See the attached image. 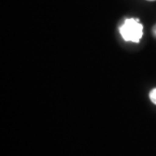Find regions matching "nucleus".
I'll use <instances>...</instances> for the list:
<instances>
[{
	"label": "nucleus",
	"instance_id": "nucleus-1",
	"mask_svg": "<svg viewBox=\"0 0 156 156\" xmlns=\"http://www.w3.org/2000/svg\"><path fill=\"white\" fill-rule=\"evenodd\" d=\"M120 34L126 42L139 43L143 37V24L138 18H127L119 27Z\"/></svg>",
	"mask_w": 156,
	"mask_h": 156
},
{
	"label": "nucleus",
	"instance_id": "nucleus-2",
	"mask_svg": "<svg viewBox=\"0 0 156 156\" xmlns=\"http://www.w3.org/2000/svg\"><path fill=\"white\" fill-rule=\"evenodd\" d=\"M149 98H150V101L153 102L154 105H156V88H153L149 93Z\"/></svg>",
	"mask_w": 156,
	"mask_h": 156
},
{
	"label": "nucleus",
	"instance_id": "nucleus-3",
	"mask_svg": "<svg viewBox=\"0 0 156 156\" xmlns=\"http://www.w3.org/2000/svg\"><path fill=\"white\" fill-rule=\"evenodd\" d=\"M152 33H153V36L156 38V24L153 27V29H152Z\"/></svg>",
	"mask_w": 156,
	"mask_h": 156
},
{
	"label": "nucleus",
	"instance_id": "nucleus-4",
	"mask_svg": "<svg viewBox=\"0 0 156 156\" xmlns=\"http://www.w3.org/2000/svg\"><path fill=\"white\" fill-rule=\"evenodd\" d=\"M149 1H154V0H149Z\"/></svg>",
	"mask_w": 156,
	"mask_h": 156
}]
</instances>
